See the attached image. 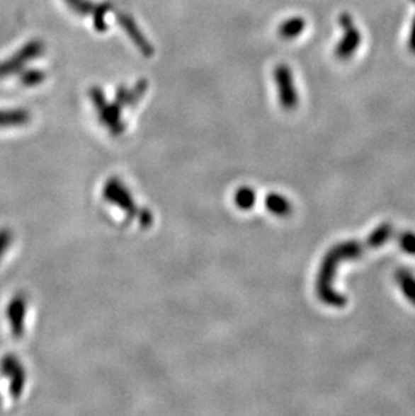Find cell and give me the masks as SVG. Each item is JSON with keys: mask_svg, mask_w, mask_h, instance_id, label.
<instances>
[{"mask_svg": "<svg viewBox=\"0 0 415 416\" xmlns=\"http://www.w3.org/2000/svg\"><path fill=\"white\" fill-rule=\"evenodd\" d=\"M103 198L115 208L120 209L130 220H137L142 228H150L154 213L150 209L138 207L135 197L123 180L111 177L103 186Z\"/></svg>", "mask_w": 415, "mask_h": 416, "instance_id": "cell-2", "label": "cell"}, {"mask_svg": "<svg viewBox=\"0 0 415 416\" xmlns=\"http://www.w3.org/2000/svg\"><path fill=\"white\" fill-rule=\"evenodd\" d=\"M413 3H415V0H411ZM407 47L410 50V53L415 54V15L413 22H411V26H410V33H409V38H407Z\"/></svg>", "mask_w": 415, "mask_h": 416, "instance_id": "cell-19", "label": "cell"}, {"mask_svg": "<svg viewBox=\"0 0 415 416\" xmlns=\"http://www.w3.org/2000/svg\"><path fill=\"white\" fill-rule=\"evenodd\" d=\"M89 98L96 111L97 119L104 125L108 132L113 137H120L125 134V122L123 120V108L116 103H110L103 89L92 88L89 92Z\"/></svg>", "mask_w": 415, "mask_h": 416, "instance_id": "cell-3", "label": "cell"}, {"mask_svg": "<svg viewBox=\"0 0 415 416\" xmlns=\"http://www.w3.org/2000/svg\"><path fill=\"white\" fill-rule=\"evenodd\" d=\"M394 228L391 224L385 222L377 226L370 237L360 240V241H346L336 244L328 250L321 262L319 277L316 280V292L319 295V301L325 305L333 307H343L346 304L344 295L339 294L333 289V282L336 277V271L339 265L343 262H349L359 259L365 252L376 250L387 243L388 238L392 236Z\"/></svg>", "mask_w": 415, "mask_h": 416, "instance_id": "cell-1", "label": "cell"}, {"mask_svg": "<svg viewBox=\"0 0 415 416\" xmlns=\"http://www.w3.org/2000/svg\"><path fill=\"white\" fill-rule=\"evenodd\" d=\"M30 115L26 111L0 112V127H15L26 125Z\"/></svg>", "mask_w": 415, "mask_h": 416, "instance_id": "cell-14", "label": "cell"}, {"mask_svg": "<svg viewBox=\"0 0 415 416\" xmlns=\"http://www.w3.org/2000/svg\"><path fill=\"white\" fill-rule=\"evenodd\" d=\"M264 205L271 214L277 217H288L290 216L291 210H292L290 201L285 195H278V193L267 195Z\"/></svg>", "mask_w": 415, "mask_h": 416, "instance_id": "cell-11", "label": "cell"}, {"mask_svg": "<svg viewBox=\"0 0 415 416\" xmlns=\"http://www.w3.org/2000/svg\"><path fill=\"white\" fill-rule=\"evenodd\" d=\"M274 81L277 86L279 105L285 111H294L298 107L300 96L295 85L294 73L289 65L279 64L274 69Z\"/></svg>", "mask_w": 415, "mask_h": 416, "instance_id": "cell-5", "label": "cell"}, {"mask_svg": "<svg viewBox=\"0 0 415 416\" xmlns=\"http://www.w3.org/2000/svg\"><path fill=\"white\" fill-rule=\"evenodd\" d=\"M13 240H14V235L8 228H1L0 229V259L4 256V253L10 248Z\"/></svg>", "mask_w": 415, "mask_h": 416, "instance_id": "cell-18", "label": "cell"}, {"mask_svg": "<svg viewBox=\"0 0 415 416\" xmlns=\"http://www.w3.org/2000/svg\"><path fill=\"white\" fill-rule=\"evenodd\" d=\"M111 11V4L110 3H101V4H95V8L92 11V16H93V23H95V28L100 33H104L108 26L106 22V16Z\"/></svg>", "mask_w": 415, "mask_h": 416, "instance_id": "cell-15", "label": "cell"}, {"mask_svg": "<svg viewBox=\"0 0 415 416\" xmlns=\"http://www.w3.org/2000/svg\"><path fill=\"white\" fill-rule=\"evenodd\" d=\"M26 314H28V296L23 292H19L7 306V319L10 323L11 334L15 338H22L25 335Z\"/></svg>", "mask_w": 415, "mask_h": 416, "instance_id": "cell-7", "label": "cell"}, {"mask_svg": "<svg viewBox=\"0 0 415 416\" xmlns=\"http://www.w3.org/2000/svg\"><path fill=\"white\" fill-rule=\"evenodd\" d=\"M339 25L341 28V38L334 47V56L340 61H346L356 54L359 50L360 45L363 41L361 31L355 25V21L352 15L343 13L339 16Z\"/></svg>", "mask_w": 415, "mask_h": 416, "instance_id": "cell-4", "label": "cell"}, {"mask_svg": "<svg viewBox=\"0 0 415 416\" xmlns=\"http://www.w3.org/2000/svg\"><path fill=\"white\" fill-rule=\"evenodd\" d=\"M399 247L409 255L415 256V233L414 232H404L399 236Z\"/></svg>", "mask_w": 415, "mask_h": 416, "instance_id": "cell-17", "label": "cell"}, {"mask_svg": "<svg viewBox=\"0 0 415 416\" xmlns=\"http://www.w3.org/2000/svg\"><path fill=\"white\" fill-rule=\"evenodd\" d=\"M306 28V21L302 16H290L278 26V35L285 41H294Z\"/></svg>", "mask_w": 415, "mask_h": 416, "instance_id": "cell-10", "label": "cell"}, {"mask_svg": "<svg viewBox=\"0 0 415 416\" xmlns=\"http://www.w3.org/2000/svg\"><path fill=\"white\" fill-rule=\"evenodd\" d=\"M256 202V193L249 186L239 187L234 195V204L240 210H249L255 207Z\"/></svg>", "mask_w": 415, "mask_h": 416, "instance_id": "cell-13", "label": "cell"}, {"mask_svg": "<svg viewBox=\"0 0 415 416\" xmlns=\"http://www.w3.org/2000/svg\"><path fill=\"white\" fill-rule=\"evenodd\" d=\"M0 372L10 380V395L14 400H18L26 387V368L14 354H6L0 360Z\"/></svg>", "mask_w": 415, "mask_h": 416, "instance_id": "cell-6", "label": "cell"}, {"mask_svg": "<svg viewBox=\"0 0 415 416\" xmlns=\"http://www.w3.org/2000/svg\"><path fill=\"white\" fill-rule=\"evenodd\" d=\"M395 279L409 302L415 306V277L407 270H398Z\"/></svg>", "mask_w": 415, "mask_h": 416, "instance_id": "cell-12", "label": "cell"}, {"mask_svg": "<svg viewBox=\"0 0 415 416\" xmlns=\"http://www.w3.org/2000/svg\"><path fill=\"white\" fill-rule=\"evenodd\" d=\"M118 21L122 25V28H125L127 35L132 40L134 45L140 50V53H143L146 57H152L154 54V47H152V43L147 41L144 34L139 30L135 21L130 15L125 14L120 15L118 18Z\"/></svg>", "mask_w": 415, "mask_h": 416, "instance_id": "cell-8", "label": "cell"}, {"mask_svg": "<svg viewBox=\"0 0 415 416\" xmlns=\"http://www.w3.org/2000/svg\"><path fill=\"white\" fill-rule=\"evenodd\" d=\"M65 3L70 11L80 16L92 14L95 8V4L91 0H65Z\"/></svg>", "mask_w": 415, "mask_h": 416, "instance_id": "cell-16", "label": "cell"}, {"mask_svg": "<svg viewBox=\"0 0 415 416\" xmlns=\"http://www.w3.org/2000/svg\"><path fill=\"white\" fill-rule=\"evenodd\" d=\"M149 85L143 80V81H138L132 88L128 86H120L116 91V96H115V101L125 110V108H131L138 105L139 101L144 98L146 92H147Z\"/></svg>", "mask_w": 415, "mask_h": 416, "instance_id": "cell-9", "label": "cell"}]
</instances>
